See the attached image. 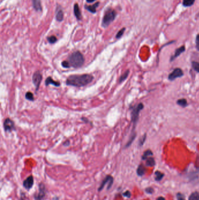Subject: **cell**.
Segmentation results:
<instances>
[{"mask_svg": "<svg viewBox=\"0 0 199 200\" xmlns=\"http://www.w3.org/2000/svg\"><path fill=\"white\" fill-rule=\"evenodd\" d=\"M95 0H86V1L88 2H89V3H92V2H94Z\"/></svg>", "mask_w": 199, "mask_h": 200, "instance_id": "obj_38", "label": "cell"}, {"mask_svg": "<svg viewBox=\"0 0 199 200\" xmlns=\"http://www.w3.org/2000/svg\"><path fill=\"white\" fill-rule=\"evenodd\" d=\"M135 137H136V133H135V132H132V135H131V136H130V139H129V140L128 141L127 143L126 144V146H125L126 148L129 147L132 144V143H133V142L134 141V140L135 139Z\"/></svg>", "mask_w": 199, "mask_h": 200, "instance_id": "obj_22", "label": "cell"}, {"mask_svg": "<svg viewBox=\"0 0 199 200\" xmlns=\"http://www.w3.org/2000/svg\"><path fill=\"white\" fill-rule=\"evenodd\" d=\"M153 154V153L152 152L151 150H147L144 152L142 156V160H146L149 156H152Z\"/></svg>", "mask_w": 199, "mask_h": 200, "instance_id": "obj_24", "label": "cell"}, {"mask_svg": "<svg viewBox=\"0 0 199 200\" xmlns=\"http://www.w3.org/2000/svg\"><path fill=\"white\" fill-rule=\"evenodd\" d=\"M93 80V77L89 74L69 75L66 80V84L76 87L85 86L91 83Z\"/></svg>", "mask_w": 199, "mask_h": 200, "instance_id": "obj_1", "label": "cell"}, {"mask_svg": "<svg viewBox=\"0 0 199 200\" xmlns=\"http://www.w3.org/2000/svg\"><path fill=\"white\" fill-rule=\"evenodd\" d=\"M42 80V75L39 71H36L32 75V81L36 87V91H37L39 88L41 81Z\"/></svg>", "mask_w": 199, "mask_h": 200, "instance_id": "obj_7", "label": "cell"}, {"mask_svg": "<svg viewBox=\"0 0 199 200\" xmlns=\"http://www.w3.org/2000/svg\"><path fill=\"white\" fill-rule=\"evenodd\" d=\"M62 66L64 68H69V67H71L68 61H63L62 62Z\"/></svg>", "mask_w": 199, "mask_h": 200, "instance_id": "obj_31", "label": "cell"}, {"mask_svg": "<svg viewBox=\"0 0 199 200\" xmlns=\"http://www.w3.org/2000/svg\"><path fill=\"white\" fill-rule=\"evenodd\" d=\"M189 200H199V194L198 192L193 193L189 197Z\"/></svg>", "mask_w": 199, "mask_h": 200, "instance_id": "obj_26", "label": "cell"}, {"mask_svg": "<svg viewBox=\"0 0 199 200\" xmlns=\"http://www.w3.org/2000/svg\"><path fill=\"white\" fill-rule=\"evenodd\" d=\"M56 20L59 22H62L64 18V13L62 9L60 7H57L56 9Z\"/></svg>", "mask_w": 199, "mask_h": 200, "instance_id": "obj_13", "label": "cell"}, {"mask_svg": "<svg viewBox=\"0 0 199 200\" xmlns=\"http://www.w3.org/2000/svg\"><path fill=\"white\" fill-rule=\"evenodd\" d=\"M113 182H114V179L113 177L111 176V175H107L105 179L102 180V181L101 182V184L100 185V186L99 187L98 191L99 192H101L105 187V186L106 184H108V187L106 190H109L111 187H112L113 184Z\"/></svg>", "mask_w": 199, "mask_h": 200, "instance_id": "obj_6", "label": "cell"}, {"mask_svg": "<svg viewBox=\"0 0 199 200\" xmlns=\"http://www.w3.org/2000/svg\"><path fill=\"white\" fill-rule=\"evenodd\" d=\"M192 66L193 68L197 71L198 73H199V62H193L192 63Z\"/></svg>", "mask_w": 199, "mask_h": 200, "instance_id": "obj_28", "label": "cell"}, {"mask_svg": "<svg viewBox=\"0 0 199 200\" xmlns=\"http://www.w3.org/2000/svg\"><path fill=\"white\" fill-rule=\"evenodd\" d=\"M47 193V190L45 184L43 182H40L38 184V191L33 194V199L35 200H43Z\"/></svg>", "mask_w": 199, "mask_h": 200, "instance_id": "obj_5", "label": "cell"}, {"mask_svg": "<svg viewBox=\"0 0 199 200\" xmlns=\"http://www.w3.org/2000/svg\"><path fill=\"white\" fill-rule=\"evenodd\" d=\"M184 75V73L182 70L180 68H176L173 70L172 73H171L168 75L169 80L172 81L175 79L181 77Z\"/></svg>", "mask_w": 199, "mask_h": 200, "instance_id": "obj_8", "label": "cell"}, {"mask_svg": "<svg viewBox=\"0 0 199 200\" xmlns=\"http://www.w3.org/2000/svg\"><path fill=\"white\" fill-rule=\"evenodd\" d=\"M157 200H165V199L162 197H158Z\"/></svg>", "mask_w": 199, "mask_h": 200, "instance_id": "obj_37", "label": "cell"}, {"mask_svg": "<svg viewBox=\"0 0 199 200\" xmlns=\"http://www.w3.org/2000/svg\"><path fill=\"white\" fill-rule=\"evenodd\" d=\"M99 5V2H97L92 5H85V8L86 9H87L88 11L92 14L96 13V8Z\"/></svg>", "mask_w": 199, "mask_h": 200, "instance_id": "obj_16", "label": "cell"}, {"mask_svg": "<svg viewBox=\"0 0 199 200\" xmlns=\"http://www.w3.org/2000/svg\"><path fill=\"white\" fill-rule=\"evenodd\" d=\"M68 62L70 66L74 68H79L84 65L85 59L80 52L76 51L69 55Z\"/></svg>", "mask_w": 199, "mask_h": 200, "instance_id": "obj_2", "label": "cell"}, {"mask_svg": "<svg viewBox=\"0 0 199 200\" xmlns=\"http://www.w3.org/2000/svg\"><path fill=\"white\" fill-rule=\"evenodd\" d=\"M123 196L127 198H130L131 197V193L129 191H126L123 194Z\"/></svg>", "mask_w": 199, "mask_h": 200, "instance_id": "obj_33", "label": "cell"}, {"mask_svg": "<svg viewBox=\"0 0 199 200\" xmlns=\"http://www.w3.org/2000/svg\"><path fill=\"white\" fill-rule=\"evenodd\" d=\"M145 169L144 167L143 166V165L140 164L137 168V174L139 176H142L145 174Z\"/></svg>", "mask_w": 199, "mask_h": 200, "instance_id": "obj_17", "label": "cell"}, {"mask_svg": "<svg viewBox=\"0 0 199 200\" xmlns=\"http://www.w3.org/2000/svg\"><path fill=\"white\" fill-rule=\"evenodd\" d=\"M177 104L182 107H186L188 105V101L185 98H182V99H179L177 101Z\"/></svg>", "mask_w": 199, "mask_h": 200, "instance_id": "obj_18", "label": "cell"}, {"mask_svg": "<svg viewBox=\"0 0 199 200\" xmlns=\"http://www.w3.org/2000/svg\"><path fill=\"white\" fill-rule=\"evenodd\" d=\"M185 46H182L181 47L178 48L175 52V53L173 56H171V59H170V61L171 62H172L173 60H174L176 58H177L179 56H180L183 52H184L185 51Z\"/></svg>", "mask_w": 199, "mask_h": 200, "instance_id": "obj_11", "label": "cell"}, {"mask_svg": "<svg viewBox=\"0 0 199 200\" xmlns=\"http://www.w3.org/2000/svg\"><path fill=\"white\" fill-rule=\"evenodd\" d=\"M195 2V0H183V5L185 7L192 6Z\"/></svg>", "mask_w": 199, "mask_h": 200, "instance_id": "obj_21", "label": "cell"}, {"mask_svg": "<svg viewBox=\"0 0 199 200\" xmlns=\"http://www.w3.org/2000/svg\"><path fill=\"white\" fill-rule=\"evenodd\" d=\"M23 187L26 190H30L33 186L34 184V177L33 176H28L23 181Z\"/></svg>", "mask_w": 199, "mask_h": 200, "instance_id": "obj_10", "label": "cell"}, {"mask_svg": "<svg viewBox=\"0 0 199 200\" xmlns=\"http://www.w3.org/2000/svg\"><path fill=\"white\" fill-rule=\"evenodd\" d=\"M177 199L178 200H185L183 195L181 193H178L177 194Z\"/></svg>", "mask_w": 199, "mask_h": 200, "instance_id": "obj_34", "label": "cell"}, {"mask_svg": "<svg viewBox=\"0 0 199 200\" xmlns=\"http://www.w3.org/2000/svg\"><path fill=\"white\" fill-rule=\"evenodd\" d=\"M69 144H70L69 141L68 140H67L66 142H64V143H63V145H64V146H68L69 145Z\"/></svg>", "mask_w": 199, "mask_h": 200, "instance_id": "obj_36", "label": "cell"}, {"mask_svg": "<svg viewBox=\"0 0 199 200\" xmlns=\"http://www.w3.org/2000/svg\"><path fill=\"white\" fill-rule=\"evenodd\" d=\"M20 200H25L24 197H23L22 196H21V197H20Z\"/></svg>", "mask_w": 199, "mask_h": 200, "instance_id": "obj_39", "label": "cell"}, {"mask_svg": "<svg viewBox=\"0 0 199 200\" xmlns=\"http://www.w3.org/2000/svg\"><path fill=\"white\" fill-rule=\"evenodd\" d=\"M196 47L197 50L199 51V34L196 36Z\"/></svg>", "mask_w": 199, "mask_h": 200, "instance_id": "obj_32", "label": "cell"}, {"mask_svg": "<svg viewBox=\"0 0 199 200\" xmlns=\"http://www.w3.org/2000/svg\"><path fill=\"white\" fill-rule=\"evenodd\" d=\"M4 128L5 132H11L15 130V124L10 118H6L4 122Z\"/></svg>", "mask_w": 199, "mask_h": 200, "instance_id": "obj_9", "label": "cell"}, {"mask_svg": "<svg viewBox=\"0 0 199 200\" xmlns=\"http://www.w3.org/2000/svg\"><path fill=\"white\" fill-rule=\"evenodd\" d=\"M125 30H126V28H122V29H120V30L118 32V33H117V35H116V38L117 39L120 38L123 36V33H124Z\"/></svg>", "mask_w": 199, "mask_h": 200, "instance_id": "obj_29", "label": "cell"}, {"mask_svg": "<svg viewBox=\"0 0 199 200\" xmlns=\"http://www.w3.org/2000/svg\"><path fill=\"white\" fill-rule=\"evenodd\" d=\"M155 180L157 181H158L161 180L163 178L164 176V174H163L162 173H161V172H160L159 171L155 172Z\"/></svg>", "mask_w": 199, "mask_h": 200, "instance_id": "obj_23", "label": "cell"}, {"mask_svg": "<svg viewBox=\"0 0 199 200\" xmlns=\"http://www.w3.org/2000/svg\"><path fill=\"white\" fill-rule=\"evenodd\" d=\"M116 12L113 9H108L106 12L102 20V26L106 28L115 19L116 16Z\"/></svg>", "mask_w": 199, "mask_h": 200, "instance_id": "obj_3", "label": "cell"}, {"mask_svg": "<svg viewBox=\"0 0 199 200\" xmlns=\"http://www.w3.org/2000/svg\"><path fill=\"white\" fill-rule=\"evenodd\" d=\"M25 98L26 100H29V101H33L35 98H34V96H33V94L30 92V91H28L25 94Z\"/></svg>", "mask_w": 199, "mask_h": 200, "instance_id": "obj_25", "label": "cell"}, {"mask_svg": "<svg viewBox=\"0 0 199 200\" xmlns=\"http://www.w3.org/2000/svg\"><path fill=\"white\" fill-rule=\"evenodd\" d=\"M47 41L50 43L54 44L57 42V38L55 36H50L47 38Z\"/></svg>", "mask_w": 199, "mask_h": 200, "instance_id": "obj_27", "label": "cell"}, {"mask_svg": "<svg viewBox=\"0 0 199 200\" xmlns=\"http://www.w3.org/2000/svg\"><path fill=\"white\" fill-rule=\"evenodd\" d=\"M146 160V165L147 166L153 167L155 164V162L153 157H148Z\"/></svg>", "mask_w": 199, "mask_h": 200, "instance_id": "obj_19", "label": "cell"}, {"mask_svg": "<svg viewBox=\"0 0 199 200\" xmlns=\"http://www.w3.org/2000/svg\"><path fill=\"white\" fill-rule=\"evenodd\" d=\"M50 84H52L55 87H59L60 86L61 84L59 81H55L51 77H48L45 81V85L46 86H49V85Z\"/></svg>", "mask_w": 199, "mask_h": 200, "instance_id": "obj_12", "label": "cell"}, {"mask_svg": "<svg viewBox=\"0 0 199 200\" xmlns=\"http://www.w3.org/2000/svg\"><path fill=\"white\" fill-rule=\"evenodd\" d=\"M74 15L76 17V18L78 20H81V11L79 9V7L78 5V4H75L74 6Z\"/></svg>", "mask_w": 199, "mask_h": 200, "instance_id": "obj_14", "label": "cell"}, {"mask_svg": "<svg viewBox=\"0 0 199 200\" xmlns=\"http://www.w3.org/2000/svg\"><path fill=\"white\" fill-rule=\"evenodd\" d=\"M143 108H144V105L142 103H140L137 105L133 107L132 111V122L133 124V132H134L137 122L138 120L140 112Z\"/></svg>", "mask_w": 199, "mask_h": 200, "instance_id": "obj_4", "label": "cell"}, {"mask_svg": "<svg viewBox=\"0 0 199 200\" xmlns=\"http://www.w3.org/2000/svg\"><path fill=\"white\" fill-rule=\"evenodd\" d=\"M33 6L34 9L38 12H41L42 11V7L41 5L40 0H32Z\"/></svg>", "mask_w": 199, "mask_h": 200, "instance_id": "obj_15", "label": "cell"}, {"mask_svg": "<svg viewBox=\"0 0 199 200\" xmlns=\"http://www.w3.org/2000/svg\"><path fill=\"white\" fill-rule=\"evenodd\" d=\"M146 137H147V135L146 134H144L141 137V139H140L139 140V146H141L144 144L145 140H146Z\"/></svg>", "mask_w": 199, "mask_h": 200, "instance_id": "obj_30", "label": "cell"}, {"mask_svg": "<svg viewBox=\"0 0 199 200\" xmlns=\"http://www.w3.org/2000/svg\"><path fill=\"white\" fill-rule=\"evenodd\" d=\"M130 73V71L129 70H127V71H126L120 77V78H119V83H121L122 82H123L125 80H126V78L128 77L129 76V74Z\"/></svg>", "mask_w": 199, "mask_h": 200, "instance_id": "obj_20", "label": "cell"}, {"mask_svg": "<svg viewBox=\"0 0 199 200\" xmlns=\"http://www.w3.org/2000/svg\"><path fill=\"white\" fill-rule=\"evenodd\" d=\"M145 191L148 194H152L153 193V191H154V190L151 187H148V188L145 189Z\"/></svg>", "mask_w": 199, "mask_h": 200, "instance_id": "obj_35", "label": "cell"}]
</instances>
